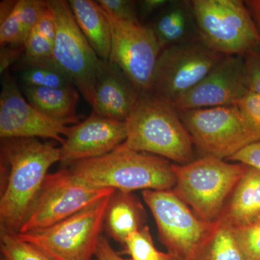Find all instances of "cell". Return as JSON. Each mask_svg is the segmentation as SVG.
Returning a JSON list of instances; mask_svg holds the SVG:
<instances>
[{"mask_svg":"<svg viewBox=\"0 0 260 260\" xmlns=\"http://www.w3.org/2000/svg\"><path fill=\"white\" fill-rule=\"evenodd\" d=\"M60 150L37 138L1 139V161L8 170L0 198L1 231L16 234L37 200Z\"/></svg>","mask_w":260,"mask_h":260,"instance_id":"obj_1","label":"cell"},{"mask_svg":"<svg viewBox=\"0 0 260 260\" xmlns=\"http://www.w3.org/2000/svg\"><path fill=\"white\" fill-rule=\"evenodd\" d=\"M76 180L115 190H169L176 184L174 164L167 159L119 145L111 153L67 168Z\"/></svg>","mask_w":260,"mask_h":260,"instance_id":"obj_2","label":"cell"},{"mask_svg":"<svg viewBox=\"0 0 260 260\" xmlns=\"http://www.w3.org/2000/svg\"><path fill=\"white\" fill-rule=\"evenodd\" d=\"M127 137L122 148L174 161L194 160V144L174 104L153 93L140 94L125 121Z\"/></svg>","mask_w":260,"mask_h":260,"instance_id":"obj_3","label":"cell"},{"mask_svg":"<svg viewBox=\"0 0 260 260\" xmlns=\"http://www.w3.org/2000/svg\"><path fill=\"white\" fill-rule=\"evenodd\" d=\"M247 167L213 157H202L183 165L174 164L176 184L172 189L198 218L217 223Z\"/></svg>","mask_w":260,"mask_h":260,"instance_id":"obj_4","label":"cell"},{"mask_svg":"<svg viewBox=\"0 0 260 260\" xmlns=\"http://www.w3.org/2000/svg\"><path fill=\"white\" fill-rule=\"evenodd\" d=\"M181 121L202 157L229 160L248 145L260 141V131L238 106L179 111Z\"/></svg>","mask_w":260,"mask_h":260,"instance_id":"obj_5","label":"cell"},{"mask_svg":"<svg viewBox=\"0 0 260 260\" xmlns=\"http://www.w3.org/2000/svg\"><path fill=\"white\" fill-rule=\"evenodd\" d=\"M200 39L225 56H245L260 47V34L240 0H192Z\"/></svg>","mask_w":260,"mask_h":260,"instance_id":"obj_6","label":"cell"},{"mask_svg":"<svg viewBox=\"0 0 260 260\" xmlns=\"http://www.w3.org/2000/svg\"><path fill=\"white\" fill-rule=\"evenodd\" d=\"M143 200L151 212L160 242L168 252L194 260L217 223L204 221L173 189L143 191Z\"/></svg>","mask_w":260,"mask_h":260,"instance_id":"obj_7","label":"cell"},{"mask_svg":"<svg viewBox=\"0 0 260 260\" xmlns=\"http://www.w3.org/2000/svg\"><path fill=\"white\" fill-rule=\"evenodd\" d=\"M110 196L52 226L28 234L16 233V235L56 260H91L104 229Z\"/></svg>","mask_w":260,"mask_h":260,"instance_id":"obj_8","label":"cell"},{"mask_svg":"<svg viewBox=\"0 0 260 260\" xmlns=\"http://www.w3.org/2000/svg\"><path fill=\"white\" fill-rule=\"evenodd\" d=\"M225 56L200 38L165 48L155 64L151 93L174 104L204 79Z\"/></svg>","mask_w":260,"mask_h":260,"instance_id":"obj_9","label":"cell"},{"mask_svg":"<svg viewBox=\"0 0 260 260\" xmlns=\"http://www.w3.org/2000/svg\"><path fill=\"white\" fill-rule=\"evenodd\" d=\"M115 189L94 188L75 179L68 169L48 174L40 193L18 234L39 232L69 218Z\"/></svg>","mask_w":260,"mask_h":260,"instance_id":"obj_10","label":"cell"},{"mask_svg":"<svg viewBox=\"0 0 260 260\" xmlns=\"http://www.w3.org/2000/svg\"><path fill=\"white\" fill-rule=\"evenodd\" d=\"M48 6L56 23L52 59L91 105L94 83L103 60L80 30L68 1L49 0Z\"/></svg>","mask_w":260,"mask_h":260,"instance_id":"obj_11","label":"cell"},{"mask_svg":"<svg viewBox=\"0 0 260 260\" xmlns=\"http://www.w3.org/2000/svg\"><path fill=\"white\" fill-rule=\"evenodd\" d=\"M107 15L112 31L109 61L120 68L140 94L151 93L154 70L162 51L153 30Z\"/></svg>","mask_w":260,"mask_h":260,"instance_id":"obj_12","label":"cell"},{"mask_svg":"<svg viewBox=\"0 0 260 260\" xmlns=\"http://www.w3.org/2000/svg\"><path fill=\"white\" fill-rule=\"evenodd\" d=\"M70 127L39 112L22 94L18 84L5 73L0 94V138H49L62 144Z\"/></svg>","mask_w":260,"mask_h":260,"instance_id":"obj_13","label":"cell"},{"mask_svg":"<svg viewBox=\"0 0 260 260\" xmlns=\"http://www.w3.org/2000/svg\"><path fill=\"white\" fill-rule=\"evenodd\" d=\"M249 90L244 56H225L174 104L178 111L237 106Z\"/></svg>","mask_w":260,"mask_h":260,"instance_id":"obj_14","label":"cell"},{"mask_svg":"<svg viewBox=\"0 0 260 260\" xmlns=\"http://www.w3.org/2000/svg\"><path fill=\"white\" fill-rule=\"evenodd\" d=\"M127 137L125 121L114 120L93 112L83 122L70 127L59 148L60 162L67 169L80 160L99 158L122 144Z\"/></svg>","mask_w":260,"mask_h":260,"instance_id":"obj_15","label":"cell"},{"mask_svg":"<svg viewBox=\"0 0 260 260\" xmlns=\"http://www.w3.org/2000/svg\"><path fill=\"white\" fill-rule=\"evenodd\" d=\"M139 95L117 65L102 61L94 83L93 112L114 120L126 121Z\"/></svg>","mask_w":260,"mask_h":260,"instance_id":"obj_16","label":"cell"},{"mask_svg":"<svg viewBox=\"0 0 260 260\" xmlns=\"http://www.w3.org/2000/svg\"><path fill=\"white\" fill-rule=\"evenodd\" d=\"M260 221V170L248 166L229 195L218 223L234 229Z\"/></svg>","mask_w":260,"mask_h":260,"instance_id":"obj_17","label":"cell"},{"mask_svg":"<svg viewBox=\"0 0 260 260\" xmlns=\"http://www.w3.org/2000/svg\"><path fill=\"white\" fill-rule=\"evenodd\" d=\"M147 213L140 200L132 191L115 190L109 197L104 229L122 247L130 234L146 226Z\"/></svg>","mask_w":260,"mask_h":260,"instance_id":"obj_18","label":"cell"},{"mask_svg":"<svg viewBox=\"0 0 260 260\" xmlns=\"http://www.w3.org/2000/svg\"><path fill=\"white\" fill-rule=\"evenodd\" d=\"M149 27L162 50L200 38L191 1H169Z\"/></svg>","mask_w":260,"mask_h":260,"instance_id":"obj_19","label":"cell"},{"mask_svg":"<svg viewBox=\"0 0 260 260\" xmlns=\"http://www.w3.org/2000/svg\"><path fill=\"white\" fill-rule=\"evenodd\" d=\"M70 8L80 30L98 56L109 61L112 31L109 18L99 3L92 0H70Z\"/></svg>","mask_w":260,"mask_h":260,"instance_id":"obj_20","label":"cell"},{"mask_svg":"<svg viewBox=\"0 0 260 260\" xmlns=\"http://www.w3.org/2000/svg\"><path fill=\"white\" fill-rule=\"evenodd\" d=\"M26 100L39 112L65 124H78L76 109L79 93L75 85L65 88H43L23 85Z\"/></svg>","mask_w":260,"mask_h":260,"instance_id":"obj_21","label":"cell"},{"mask_svg":"<svg viewBox=\"0 0 260 260\" xmlns=\"http://www.w3.org/2000/svg\"><path fill=\"white\" fill-rule=\"evenodd\" d=\"M48 9L44 0H19L0 24L1 45H23L34 25Z\"/></svg>","mask_w":260,"mask_h":260,"instance_id":"obj_22","label":"cell"},{"mask_svg":"<svg viewBox=\"0 0 260 260\" xmlns=\"http://www.w3.org/2000/svg\"><path fill=\"white\" fill-rule=\"evenodd\" d=\"M20 66V78L23 85L43 88H65L75 85L52 57L31 59L23 56Z\"/></svg>","mask_w":260,"mask_h":260,"instance_id":"obj_23","label":"cell"},{"mask_svg":"<svg viewBox=\"0 0 260 260\" xmlns=\"http://www.w3.org/2000/svg\"><path fill=\"white\" fill-rule=\"evenodd\" d=\"M194 260H246L234 228L218 223Z\"/></svg>","mask_w":260,"mask_h":260,"instance_id":"obj_24","label":"cell"},{"mask_svg":"<svg viewBox=\"0 0 260 260\" xmlns=\"http://www.w3.org/2000/svg\"><path fill=\"white\" fill-rule=\"evenodd\" d=\"M55 37V20L48 6L47 11L27 37L24 44V57L31 59L52 57Z\"/></svg>","mask_w":260,"mask_h":260,"instance_id":"obj_25","label":"cell"},{"mask_svg":"<svg viewBox=\"0 0 260 260\" xmlns=\"http://www.w3.org/2000/svg\"><path fill=\"white\" fill-rule=\"evenodd\" d=\"M0 251L1 260H56L16 234L5 231H1Z\"/></svg>","mask_w":260,"mask_h":260,"instance_id":"obj_26","label":"cell"},{"mask_svg":"<svg viewBox=\"0 0 260 260\" xmlns=\"http://www.w3.org/2000/svg\"><path fill=\"white\" fill-rule=\"evenodd\" d=\"M124 251L132 260H172L173 254L158 251L147 225L126 238Z\"/></svg>","mask_w":260,"mask_h":260,"instance_id":"obj_27","label":"cell"},{"mask_svg":"<svg viewBox=\"0 0 260 260\" xmlns=\"http://www.w3.org/2000/svg\"><path fill=\"white\" fill-rule=\"evenodd\" d=\"M108 15L125 23H140L137 2L133 0H99L97 1Z\"/></svg>","mask_w":260,"mask_h":260,"instance_id":"obj_28","label":"cell"},{"mask_svg":"<svg viewBox=\"0 0 260 260\" xmlns=\"http://www.w3.org/2000/svg\"><path fill=\"white\" fill-rule=\"evenodd\" d=\"M246 260H260V221L249 226L234 229Z\"/></svg>","mask_w":260,"mask_h":260,"instance_id":"obj_29","label":"cell"},{"mask_svg":"<svg viewBox=\"0 0 260 260\" xmlns=\"http://www.w3.org/2000/svg\"><path fill=\"white\" fill-rule=\"evenodd\" d=\"M237 106L246 119L260 131V94L249 90Z\"/></svg>","mask_w":260,"mask_h":260,"instance_id":"obj_30","label":"cell"},{"mask_svg":"<svg viewBox=\"0 0 260 260\" xmlns=\"http://www.w3.org/2000/svg\"><path fill=\"white\" fill-rule=\"evenodd\" d=\"M249 90L260 94V54L253 50L244 56Z\"/></svg>","mask_w":260,"mask_h":260,"instance_id":"obj_31","label":"cell"},{"mask_svg":"<svg viewBox=\"0 0 260 260\" xmlns=\"http://www.w3.org/2000/svg\"><path fill=\"white\" fill-rule=\"evenodd\" d=\"M229 160L242 162L260 170V141L248 145Z\"/></svg>","mask_w":260,"mask_h":260,"instance_id":"obj_32","label":"cell"},{"mask_svg":"<svg viewBox=\"0 0 260 260\" xmlns=\"http://www.w3.org/2000/svg\"><path fill=\"white\" fill-rule=\"evenodd\" d=\"M168 3V0H142L137 2L140 21L161 10Z\"/></svg>","mask_w":260,"mask_h":260,"instance_id":"obj_33","label":"cell"},{"mask_svg":"<svg viewBox=\"0 0 260 260\" xmlns=\"http://www.w3.org/2000/svg\"><path fill=\"white\" fill-rule=\"evenodd\" d=\"M95 256L97 260H132L121 257L119 253L113 249L106 237L103 236H101L99 239Z\"/></svg>","mask_w":260,"mask_h":260,"instance_id":"obj_34","label":"cell"},{"mask_svg":"<svg viewBox=\"0 0 260 260\" xmlns=\"http://www.w3.org/2000/svg\"><path fill=\"white\" fill-rule=\"evenodd\" d=\"M7 47L1 49V73H5L9 67L20 56L21 51H25L23 45H14V44H5Z\"/></svg>","mask_w":260,"mask_h":260,"instance_id":"obj_35","label":"cell"},{"mask_svg":"<svg viewBox=\"0 0 260 260\" xmlns=\"http://www.w3.org/2000/svg\"><path fill=\"white\" fill-rule=\"evenodd\" d=\"M260 34V0L244 1Z\"/></svg>","mask_w":260,"mask_h":260,"instance_id":"obj_36","label":"cell"},{"mask_svg":"<svg viewBox=\"0 0 260 260\" xmlns=\"http://www.w3.org/2000/svg\"><path fill=\"white\" fill-rule=\"evenodd\" d=\"M172 260H187L184 259V258H181L180 256H175L173 254V257Z\"/></svg>","mask_w":260,"mask_h":260,"instance_id":"obj_37","label":"cell"},{"mask_svg":"<svg viewBox=\"0 0 260 260\" xmlns=\"http://www.w3.org/2000/svg\"><path fill=\"white\" fill-rule=\"evenodd\" d=\"M258 52H259V51H258ZM259 54H260V53H259Z\"/></svg>","mask_w":260,"mask_h":260,"instance_id":"obj_38","label":"cell"}]
</instances>
